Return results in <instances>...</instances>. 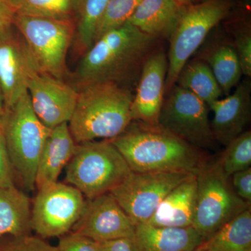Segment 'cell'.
<instances>
[{
    "label": "cell",
    "mask_w": 251,
    "mask_h": 251,
    "mask_svg": "<svg viewBox=\"0 0 251 251\" xmlns=\"http://www.w3.org/2000/svg\"><path fill=\"white\" fill-rule=\"evenodd\" d=\"M76 147L68 123L51 130L36 169L35 186L38 190L57 182L63 168L72 159Z\"/></svg>",
    "instance_id": "18"
},
{
    "label": "cell",
    "mask_w": 251,
    "mask_h": 251,
    "mask_svg": "<svg viewBox=\"0 0 251 251\" xmlns=\"http://www.w3.org/2000/svg\"><path fill=\"white\" fill-rule=\"evenodd\" d=\"M196 203V178L193 175L168 193L147 224L157 227H192Z\"/></svg>",
    "instance_id": "19"
},
{
    "label": "cell",
    "mask_w": 251,
    "mask_h": 251,
    "mask_svg": "<svg viewBox=\"0 0 251 251\" xmlns=\"http://www.w3.org/2000/svg\"><path fill=\"white\" fill-rule=\"evenodd\" d=\"M57 247L59 251H99L98 242L74 232L60 237Z\"/></svg>",
    "instance_id": "31"
},
{
    "label": "cell",
    "mask_w": 251,
    "mask_h": 251,
    "mask_svg": "<svg viewBox=\"0 0 251 251\" xmlns=\"http://www.w3.org/2000/svg\"><path fill=\"white\" fill-rule=\"evenodd\" d=\"M51 130L34 113L27 92L6 110L2 131L10 161L28 191L36 187L38 163Z\"/></svg>",
    "instance_id": "5"
},
{
    "label": "cell",
    "mask_w": 251,
    "mask_h": 251,
    "mask_svg": "<svg viewBox=\"0 0 251 251\" xmlns=\"http://www.w3.org/2000/svg\"><path fill=\"white\" fill-rule=\"evenodd\" d=\"M218 157L220 165L227 176L250 168L251 165V132L245 130L226 145Z\"/></svg>",
    "instance_id": "27"
},
{
    "label": "cell",
    "mask_w": 251,
    "mask_h": 251,
    "mask_svg": "<svg viewBox=\"0 0 251 251\" xmlns=\"http://www.w3.org/2000/svg\"><path fill=\"white\" fill-rule=\"evenodd\" d=\"M87 201L76 188L57 182L38 190L31 212V229L39 237H62L80 219Z\"/></svg>",
    "instance_id": "11"
},
{
    "label": "cell",
    "mask_w": 251,
    "mask_h": 251,
    "mask_svg": "<svg viewBox=\"0 0 251 251\" xmlns=\"http://www.w3.org/2000/svg\"><path fill=\"white\" fill-rule=\"evenodd\" d=\"M130 171H184L196 174L206 158L202 150L159 125L132 121L126 129L110 140Z\"/></svg>",
    "instance_id": "2"
},
{
    "label": "cell",
    "mask_w": 251,
    "mask_h": 251,
    "mask_svg": "<svg viewBox=\"0 0 251 251\" xmlns=\"http://www.w3.org/2000/svg\"><path fill=\"white\" fill-rule=\"evenodd\" d=\"M156 40L128 22L108 31L81 59L75 74L77 85L81 88L99 82L122 86V82L139 78Z\"/></svg>",
    "instance_id": "1"
},
{
    "label": "cell",
    "mask_w": 251,
    "mask_h": 251,
    "mask_svg": "<svg viewBox=\"0 0 251 251\" xmlns=\"http://www.w3.org/2000/svg\"><path fill=\"white\" fill-rule=\"evenodd\" d=\"M176 3H177L179 6H183V7H187V6H191L194 4L196 0H175Z\"/></svg>",
    "instance_id": "37"
},
{
    "label": "cell",
    "mask_w": 251,
    "mask_h": 251,
    "mask_svg": "<svg viewBox=\"0 0 251 251\" xmlns=\"http://www.w3.org/2000/svg\"><path fill=\"white\" fill-rule=\"evenodd\" d=\"M0 251H59L40 237L30 234L11 237L7 242L0 244Z\"/></svg>",
    "instance_id": "29"
},
{
    "label": "cell",
    "mask_w": 251,
    "mask_h": 251,
    "mask_svg": "<svg viewBox=\"0 0 251 251\" xmlns=\"http://www.w3.org/2000/svg\"><path fill=\"white\" fill-rule=\"evenodd\" d=\"M0 186L14 187V172L10 161L4 133L0 129Z\"/></svg>",
    "instance_id": "32"
},
{
    "label": "cell",
    "mask_w": 251,
    "mask_h": 251,
    "mask_svg": "<svg viewBox=\"0 0 251 251\" xmlns=\"http://www.w3.org/2000/svg\"><path fill=\"white\" fill-rule=\"evenodd\" d=\"M234 50L240 63L242 74L251 76V34L249 27L236 33Z\"/></svg>",
    "instance_id": "30"
},
{
    "label": "cell",
    "mask_w": 251,
    "mask_h": 251,
    "mask_svg": "<svg viewBox=\"0 0 251 251\" xmlns=\"http://www.w3.org/2000/svg\"><path fill=\"white\" fill-rule=\"evenodd\" d=\"M176 85L192 92L208 105L219 100L223 92L205 62L187 63L180 72Z\"/></svg>",
    "instance_id": "23"
},
{
    "label": "cell",
    "mask_w": 251,
    "mask_h": 251,
    "mask_svg": "<svg viewBox=\"0 0 251 251\" xmlns=\"http://www.w3.org/2000/svg\"><path fill=\"white\" fill-rule=\"evenodd\" d=\"M131 172L110 140L77 145L66 167V181L87 199L110 193Z\"/></svg>",
    "instance_id": "6"
},
{
    "label": "cell",
    "mask_w": 251,
    "mask_h": 251,
    "mask_svg": "<svg viewBox=\"0 0 251 251\" xmlns=\"http://www.w3.org/2000/svg\"><path fill=\"white\" fill-rule=\"evenodd\" d=\"M17 15L74 20L79 0H9Z\"/></svg>",
    "instance_id": "25"
},
{
    "label": "cell",
    "mask_w": 251,
    "mask_h": 251,
    "mask_svg": "<svg viewBox=\"0 0 251 251\" xmlns=\"http://www.w3.org/2000/svg\"><path fill=\"white\" fill-rule=\"evenodd\" d=\"M234 191L243 201L251 204V168L237 172L230 176Z\"/></svg>",
    "instance_id": "33"
},
{
    "label": "cell",
    "mask_w": 251,
    "mask_h": 251,
    "mask_svg": "<svg viewBox=\"0 0 251 251\" xmlns=\"http://www.w3.org/2000/svg\"><path fill=\"white\" fill-rule=\"evenodd\" d=\"M15 16L9 0H0V37L13 27Z\"/></svg>",
    "instance_id": "34"
},
{
    "label": "cell",
    "mask_w": 251,
    "mask_h": 251,
    "mask_svg": "<svg viewBox=\"0 0 251 251\" xmlns=\"http://www.w3.org/2000/svg\"><path fill=\"white\" fill-rule=\"evenodd\" d=\"M110 0H79L76 18L77 42L81 49L93 44L96 28Z\"/></svg>",
    "instance_id": "26"
},
{
    "label": "cell",
    "mask_w": 251,
    "mask_h": 251,
    "mask_svg": "<svg viewBox=\"0 0 251 251\" xmlns=\"http://www.w3.org/2000/svg\"><path fill=\"white\" fill-rule=\"evenodd\" d=\"M141 0H110L99 20L94 42L104 34L128 22Z\"/></svg>",
    "instance_id": "28"
},
{
    "label": "cell",
    "mask_w": 251,
    "mask_h": 251,
    "mask_svg": "<svg viewBox=\"0 0 251 251\" xmlns=\"http://www.w3.org/2000/svg\"><path fill=\"white\" fill-rule=\"evenodd\" d=\"M196 178V203L193 227L204 240L243 211L251 208L234 191L230 176L223 171L219 158L206 157Z\"/></svg>",
    "instance_id": "4"
},
{
    "label": "cell",
    "mask_w": 251,
    "mask_h": 251,
    "mask_svg": "<svg viewBox=\"0 0 251 251\" xmlns=\"http://www.w3.org/2000/svg\"><path fill=\"white\" fill-rule=\"evenodd\" d=\"M201 251V250H199V249H196V250L195 251Z\"/></svg>",
    "instance_id": "39"
},
{
    "label": "cell",
    "mask_w": 251,
    "mask_h": 251,
    "mask_svg": "<svg viewBox=\"0 0 251 251\" xmlns=\"http://www.w3.org/2000/svg\"><path fill=\"white\" fill-rule=\"evenodd\" d=\"M27 93L36 116L52 129L70 121L79 92L63 80L35 72L28 83Z\"/></svg>",
    "instance_id": "13"
},
{
    "label": "cell",
    "mask_w": 251,
    "mask_h": 251,
    "mask_svg": "<svg viewBox=\"0 0 251 251\" xmlns=\"http://www.w3.org/2000/svg\"><path fill=\"white\" fill-rule=\"evenodd\" d=\"M31 207L27 195L16 186H0V237L29 234Z\"/></svg>",
    "instance_id": "21"
},
{
    "label": "cell",
    "mask_w": 251,
    "mask_h": 251,
    "mask_svg": "<svg viewBox=\"0 0 251 251\" xmlns=\"http://www.w3.org/2000/svg\"><path fill=\"white\" fill-rule=\"evenodd\" d=\"M6 113V107H5L4 97L0 85V129L2 130L3 122Z\"/></svg>",
    "instance_id": "36"
},
{
    "label": "cell",
    "mask_w": 251,
    "mask_h": 251,
    "mask_svg": "<svg viewBox=\"0 0 251 251\" xmlns=\"http://www.w3.org/2000/svg\"><path fill=\"white\" fill-rule=\"evenodd\" d=\"M206 60L223 93H230L242 75L234 46L228 44L217 46L209 52Z\"/></svg>",
    "instance_id": "24"
},
{
    "label": "cell",
    "mask_w": 251,
    "mask_h": 251,
    "mask_svg": "<svg viewBox=\"0 0 251 251\" xmlns=\"http://www.w3.org/2000/svg\"><path fill=\"white\" fill-rule=\"evenodd\" d=\"M194 227H157L136 225L131 238L133 251H193L204 241Z\"/></svg>",
    "instance_id": "17"
},
{
    "label": "cell",
    "mask_w": 251,
    "mask_h": 251,
    "mask_svg": "<svg viewBox=\"0 0 251 251\" xmlns=\"http://www.w3.org/2000/svg\"><path fill=\"white\" fill-rule=\"evenodd\" d=\"M135 226L110 193L87 199L85 209L72 229L97 242L128 238Z\"/></svg>",
    "instance_id": "12"
},
{
    "label": "cell",
    "mask_w": 251,
    "mask_h": 251,
    "mask_svg": "<svg viewBox=\"0 0 251 251\" xmlns=\"http://www.w3.org/2000/svg\"><path fill=\"white\" fill-rule=\"evenodd\" d=\"M133 95L114 82H99L81 88L69 130L75 143L112 140L131 122Z\"/></svg>",
    "instance_id": "3"
},
{
    "label": "cell",
    "mask_w": 251,
    "mask_h": 251,
    "mask_svg": "<svg viewBox=\"0 0 251 251\" xmlns=\"http://www.w3.org/2000/svg\"><path fill=\"white\" fill-rule=\"evenodd\" d=\"M198 249L202 251H251V208L224 225Z\"/></svg>",
    "instance_id": "22"
},
{
    "label": "cell",
    "mask_w": 251,
    "mask_h": 251,
    "mask_svg": "<svg viewBox=\"0 0 251 251\" xmlns=\"http://www.w3.org/2000/svg\"><path fill=\"white\" fill-rule=\"evenodd\" d=\"M168 60L163 51L152 52L144 63L130 105L132 121L158 126L166 94Z\"/></svg>",
    "instance_id": "15"
},
{
    "label": "cell",
    "mask_w": 251,
    "mask_h": 251,
    "mask_svg": "<svg viewBox=\"0 0 251 251\" xmlns=\"http://www.w3.org/2000/svg\"><path fill=\"white\" fill-rule=\"evenodd\" d=\"M162 106L158 125L199 150H214L216 143L209 106L192 92L175 84Z\"/></svg>",
    "instance_id": "10"
},
{
    "label": "cell",
    "mask_w": 251,
    "mask_h": 251,
    "mask_svg": "<svg viewBox=\"0 0 251 251\" xmlns=\"http://www.w3.org/2000/svg\"><path fill=\"white\" fill-rule=\"evenodd\" d=\"M98 243L99 251H133L131 239L128 238Z\"/></svg>",
    "instance_id": "35"
},
{
    "label": "cell",
    "mask_w": 251,
    "mask_h": 251,
    "mask_svg": "<svg viewBox=\"0 0 251 251\" xmlns=\"http://www.w3.org/2000/svg\"><path fill=\"white\" fill-rule=\"evenodd\" d=\"M232 7V0H204L185 8L170 38L166 94L176 84L180 72L208 34L228 16Z\"/></svg>",
    "instance_id": "8"
},
{
    "label": "cell",
    "mask_w": 251,
    "mask_h": 251,
    "mask_svg": "<svg viewBox=\"0 0 251 251\" xmlns=\"http://www.w3.org/2000/svg\"><path fill=\"white\" fill-rule=\"evenodd\" d=\"M14 26L25 43L37 72L63 80L67 74L68 50L76 31L74 20L16 14Z\"/></svg>",
    "instance_id": "7"
},
{
    "label": "cell",
    "mask_w": 251,
    "mask_h": 251,
    "mask_svg": "<svg viewBox=\"0 0 251 251\" xmlns=\"http://www.w3.org/2000/svg\"><path fill=\"white\" fill-rule=\"evenodd\" d=\"M185 8L175 0H141L128 22L156 39H170Z\"/></svg>",
    "instance_id": "20"
},
{
    "label": "cell",
    "mask_w": 251,
    "mask_h": 251,
    "mask_svg": "<svg viewBox=\"0 0 251 251\" xmlns=\"http://www.w3.org/2000/svg\"><path fill=\"white\" fill-rule=\"evenodd\" d=\"M251 82L245 80L227 98L213 102L211 129L218 143L224 146L245 131L251 120Z\"/></svg>",
    "instance_id": "16"
},
{
    "label": "cell",
    "mask_w": 251,
    "mask_h": 251,
    "mask_svg": "<svg viewBox=\"0 0 251 251\" xmlns=\"http://www.w3.org/2000/svg\"><path fill=\"white\" fill-rule=\"evenodd\" d=\"M194 175L184 171H131L110 193L135 226L147 224L168 193Z\"/></svg>",
    "instance_id": "9"
},
{
    "label": "cell",
    "mask_w": 251,
    "mask_h": 251,
    "mask_svg": "<svg viewBox=\"0 0 251 251\" xmlns=\"http://www.w3.org/2000/svg\"><path fill=\"white\" fill-rule=\"evenodd\" d=\"M35 72V63L25 43L11 28L0 37V85L6 110L27 92L28 83Z\"/></svg>",
    "instance_id": "14"
},
{
    "label": "cell",
    "mask_w": 251,
    "mask_h": 251,
    "mask_svg": "<svg viewBox=\"0 0 251 251\" xmlns=\"http://www.w3.org/2000/svg\"><path fill=\"white\" fill-rule=\"evenodd\" d=\"M243 2L245 3V4H250L251 0H242Z\"/></svg>",
    "instance_id": "38"
}]
</instances>
